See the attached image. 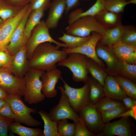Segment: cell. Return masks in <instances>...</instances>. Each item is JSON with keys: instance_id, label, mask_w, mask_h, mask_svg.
<instances>
[{"instance_id": "cell-1", "label": "cell", "mask_w": 136, "mask_h": 136, "mask_svg": "<svg viewBox=\"0 0 136 136\" xmlns=\"http://www.w3.org/2000/svg\"><path fill=\"white\" fill-rule=\"evenodd\" d=\"M60 47L47 42L38 46L28 60L29 68L47 71L66 58L68 54L60 50Z\"/></svg>"}, {"instance_id": "cell-2", "label": "cell", "mask_w": 136, "mask_h": 136, "mask_svg": "<svg viewBox=\"0 0 136 136\" xmlns=\"http://www.w3.org/2000/svg\"><path fill=\"white\" fill-rule=\"evenodd\" d=\"M45 71L29 68L25 77L26 86L24 100L30 105L36 104L43 101L46 97L42 93L41 77Z\"/></svg>"}, {"instance_id": "cell-3", "label": "cell", "mask_w": 136, "mask_h": 136, "mask_svg": "<svg viewBox=\"0 0 136 136\" xmlns=\"http://www.w3.org/2000/svg\"><path fill=\"white\" fill-rule=\"evenodd\" d=\"M68 56L58 62L57 65L69 68L72 73V79L74 82H87L88 78L87 66L89 58L76 53H70Z\"/></svg>"}, {"instance_id": "cell-4", "label": "cell", "mask_w": 136, "mask_h": 136, "mask_svg": "<svg viewBox=\"0 0 136 136\" xmlns=\"http://www.w3.org/2000/svg\"><path fill=\"white\" fill-rule=\"evenodd\" d=\"M106 29L96 20L95 17L86 16L79 18L66 28V33L69 35L80 37L90 35L93 32L102 36L105 34Z\"/></svg>"}, {"instance_id": "cell-5", "label": "cell", "mask_w": 136, "mask_h": 136, "mask_svg": "<svg viewBox=\"0 0 136 136\" xmlns=\"http://www.w3.org/2000/svg\"><path fill=\"white\" fill-rule=\"evenodd\" d=\"M21 97L9 95L5 100L10 106L15 114V121L23 123L28 126L38 127L41 125L40 121L34 118L31 114L35 113L37 110L26 106Z\"/></svg>"}, {"instance_id": "cell-6", "label": "cell", "mask_w": 136, "mask_h": 136, "mask_svg": "<svg viewBox=\"0 0 136 136\" xmlns=\"http://www.w3.org/2000/svg\"><path fill=\"white\" fill-rule=\"evenodd\" d=\"M49 29L45 21L44 20H41L33 29L26 45L28 60L30 58L36 48L43 43H53L60 47L67 48V46L65 43L58 42L52 38L49 33Z\"/></svg>"}, {"instance_id": "cell-7", "label": "cell", "mask_w": 136, "mask_h": 136, "mask_svg": "<svg viewBox=\"0 0 136 136\" xmlns=\"http://www.w3.org/2000/svg\"><path fill=\"white\" fill-rule=\"evenodd\" d=\"M26 86L25 77H17L7 68L0 67V87L9 95L22 97Z\"/></svg>"}, {"instance_id": "cell-8", "label": "cell", "mask_w": 136, "mask_h": 136, "mask_svg": "<svg viewBox=\"0 0 136 136\" xmlns=\"http://www.w3.org/2000/svg\"><path fill=\"white\" fill-rule=\"evenodd\" d=\"M61 92V95L58 104L53 107L48 113L51 119L58 122L63 119H70L75 123L81 119L71 107L63 86L58 87Z\"/></svg>"}, {"instance_id": "cell-9", "label": "cell", "mask_w": 136, "mask_h": 136, "mask_svg": "<svg viewBox=\"0 0 136 136\" xmlns=\"http://www.w3.org/2000/svg\"><path fill=\"white\" fill-rule=\"evenodd\" d=\"M60 79L63 83V87L70 104L78 113L89 102V86L88 81L84 83L82 87L76 88L70 86L61 77Z\"/></svg>"}, {"instance_id": "cell-10", "label": "cell", "mask_w": 136, "mask_h": 136, "mask_svg": "<svg viewBox=\"0 0 136 136\" xmlns=\"http://www.w3.org/2000/svg\"><path fill=\"white\" fill-rule=\"evenodd\" d=\"M29 5L28 4L24 6L16 15L3 20L0 24V49H6L14 31Z\"/></svg>"}, {"instance_id": "cell-11", "label": "cell", "mask_w": 136, "mask_h": 136, "mask_svg": "<svg viewBox=\"0 0 136 136\" xmlns=\"http://www.w3.org/2000/svg\"><path fill=\"white\" fill-rule=\"evenodd\" d=\"M78 113L90 131L94 134H98L102 131L105 123L102 120L100 112L97 110L94 104L89 102Z\"/></svg>"}, {"instance_id": "cell-12", "label": "cell", "mask_w": 136, "mask_h": 136, "mask_svg": "<svg viewBox=\"0 0 136 136\" xmlns=\"http://www.w3.org/2000/svg\"><path fill=\"white\" fill-rule=\"evenodd\" d=\"M102 37L100 34L95 32L91 33L90 38L82 45L74 48L63 47L62 50L68 54L76 53L83 54L95 62L100 66L103 69L105 65L103 61L97 56L96 52V47L97 44Z\"/></svg>"}, {"instance_id": "cell-13", "label": "cell", "mask_w": 136, "mask_h": 136, "mask_svg": "<svg viewBox=\"0 0 136 136\" xmlns=\"http://www.w3.org/2000/svg\"><path fill=\"white\" fill-rule=\"evenodd\" d=\"M99 42L96 47V52L97 57L106 64V67L104 70L113 76L118 75L121 61L116 57L111 47L101 44Z\"/></svg>"}, {"instance_id": "cell-14", "label": "cell", "mask_w": 136, "mask_h": 136, "mask_svg": "<svg viewBox=\"0 0 136 136\" xmlns=\"http://www.w3.org/2000/svg\"><path fill=\"white\" fill-rule=\"evenodd\" d=\"M32 10L29 5L28 9L16 27L6 49L12 56L26 46L27 41L24 35L27 21Z\"/></svg>"}, {"instance_id": "cell-15", "label": "cell", "mask_w": 136, "mask_h": 136, "mask_svg": "<svg viewBox=\"0 0 136 136\" xmlns=\"http://www.w3.org/2000/svg\"><path fill=\"white\" fill-rule=\"evenodd\" d=\"M61 75L60 71L57 68L56 65L42 75L41 77L42 91L46 97L52 98L57 95V90L55 86L61 77Z\"/></svg>"}, {"instance_id": "cell-16", "label": "cell", "mask_w": 136, "mask_h": 136, "mask_svg": "<svg viewBox=\"0 0 136 136\" xmlns=\"http://www.w3.org/2000/svg\"><path fill=\"white\" fill-rule=\"evenodd\" d=\"M106 136H132L131 126L128 117H122L119 120L105 124L102 131L98 134Z\"/></svg>"}, {"instance_id": "cell-17", "label": "cell", "mask_w": 136, "mask_h": 136, "mask_svg": "<svg viewBox=\"0 0 136 136\" xmlns=\"http://www.w3.org/2000/svg\"><path fill=\"white\" fill-rule=\"evenodd\" d=\"M28 62L25 46L12 56L8 69L15 76L23 77L29 69Z\"/></svg>"}, {"instance_id": "cell-18", "label": "cell", "mask_w": 136, "mask_h": 136, "mask_svg": "<svg viewBox=\"0 0 136 136\" xmlns=\"http://www.w3.org/2000/svg\"><path fill=\"white\" fill-rule=\"evenodd\" d=\"M112 51L121 62L136 64V46L128 45L120 41L111 47Z\"/></svg>"}, {"instance_id": "cell-19", "label": "cell", "mask_w": 136, "mask_h": 136, "mask_svg": "<svg viewBox=\"0 0 136 136\" xmlns=\"http://www.w3.org/2000/svg\"><path fill=\"white\" fill-rule=\"evenodd\" d=\"M66 7L65 0H53L51 2L49 8L48 15L45 21L49 29L57 27Z\"/></svg>"}, {"instance_id": "cell-20", "label": "cell", "mask_w": 136, "mask_h": 136, "mask_svg": "<svg viewBox=\"0 0 136 136\" xmlns=\"http://www.w3.org/2000/svg\"><path fill=\"white\" fill-rule=\"evenodd\" d=\"M105 96L116 100H122L127 96L120 87L114 76L107 75L103 86Z\"/></svg>"}, {"instance_id": "cell-21", "label": "cell", "mask_w": 136, "mask_h": 136, "mask_svg": "<svg viewBox=\"0 0 136 136\" xmlns=\"http://www.w3.org/2000/svg\"><path fill=\"white\" fill-rule=\"evenodd\" d=\"M105 9L103 0H96L94 4L86 11H83L82 9L80 8L71 12L68 17V24L70 25L78 19L83 17H94Z\"/></svg>"}, {"instance_id": "cell-22", "label": "cell", "mask_w": 136, "mask_h": 136, "mask_svg": "<svg viewBox=\"0 0 136 136\" xmlns=\"http://www.w3.org/2000/svg\"><path fill=\"white\" fill-rule=\"evenodd\" d=\"M120 13H116L104 10L94 17L97 21L106 29L122 24Z\"/></svg>"}, {"instance_id": "cell-23", "label": "cell", "mask_w": 136, "mask_h": 136, "mask_svg": "<svg viewBox=\"0 0 136 136\" xmlns=\"http://www.w3.org/2000/svg\"><path fill=\"white\" fill-rule=\"evenodd\" d=\"M125 27L126 25L121 24L106 29L105 34L99 42L101 44L111 47L120 40Z\"/></svg>"}, {"instance_id": "cell-24", "label": "cell", "mask_w": 136, "mask_h": 136, "mask_svg": "<svg viewBox=\"0 0 136 136\" xmlns=\"http://www.w3.org/2000/svg\"><path fill=\"white\" fill-rule=\"evenodd\" d=\"M9 131L11 134H16L20 136H43V131L41 128L27 127L16 121L11 123Z\"/></svg>"}, {"instance_id": "cell-25", "label": "cell", "mask_w": 136, "mask_h": 136, "mask_svg": "<svg viewBox=\"0 0 136 136\" xmlns=\"http://www.w3.org/2000/svg\"><path fill=\"white\" fill-rule=\"evenodd\" d=\"M44 123L43 136H60L58 131V122L52 120L48 113L42 110L37 112Z\"/></svg>"}, {"instance_id": "cell-26", "label": "cell", "mask_w": 136, "mask_h": 136, "mask_svg": "<svg viewBox=\"0 0 136 136\" xmlns=\"http://www.w3.org/2000/svg\"><path fill=\"white\" fill-rule=\"evenodd\" d=\"M44 12L39 10L31 11L26 23L24 30V36L27 41L33 29L39 23L43 16Z\"/></svg>"}, {"instance_id": "cell-27", "label": "cell", "mask_w": 136, "mask_h": 136, "mask_svg": "<svg viewBox=\"0 0 136 136\" xmlns=\"http://www.w3.org/2000/svg\"><path fill=\"white\" fill-rule=\"evenodd\" d=\"M87 69L88 73H90L92 78L103 86L108 75L107 73L104 69L93 60L89 58Z\"/></svg>"}, {"instance_id": "cell-28", "label": "cell", "mask_w": 136, "mask_h": 136, "mask_svg": "<svg viewBox=\"0 0 136 136\" xmlns=\"http://www.w3.org/2000/svg\"><path fill=\"white\" fill-rule=\"evenodd\" d=\"M88 81L89 86V102L95 104L105 96L103 86L92 77H88Z\"/></svg>"}, {"instance_id": "cell-29", "label": "cell", "mask_w": 136, "mask_h": 136, "mask_svg": "<svg viewBox=\"0 0 136 136\" xmlns=\"http://www.w3.org/2000/svg\"><path fill=\"white\" fill-rule=\"evenodd\" d=\"M114 77L126 95L136 99V85L135 82L119 75Z\"/></svg>"}, {"instance_id": "cell-30", "label": "cell", "mask_w": 136, "mask_h": 136, "mask_svg": "<svg viewBox=\"0 0 136 136\" xmlns=\"http://www.w3.org/2000/svg\"><path fill=\"white\" fill-rule=\"evenodd\" d=\"M91 35L85 37H80L69 35L63 32V36L58 38V39L63 42L66 45L67 48H74L83 44L91 38Z\"/></svg>"}, {"instance_id": "cell-31", "label": "cell", "mask_w": 136, "mask_h": 136, "mask_svg": "<svg viewBox=\"0 0 136 136\" xmlns=\"http://www.w3.org/2000/svg\"><path fill=\"white\" fill-rule=\"evenodd\" d=\"M23 6H14L6 0H0V18L4 20L14 16Z\"/></svg>"}, {"instance_id": "cell-32", "label": "cell", "mask_w": 136, "mask_h": 136, "mask_svg": "<svg viewBox=\"0 0 136 136\" xmlns=\"http://www.w3.org/2000/svg\"><path fill=\"white\" fill-rule=\"evenodd\" d=\"M105 9L116 13L123 12L128 0H103Z\"/></svg>"}, {"instance_id": "cell-33", "label": "cell", "mask_w": 136, "mask_h": 136, "mask_svg": "<svg viewBox=\"0 0 136 136\" xmlns=\"http://www.w3.org/2000/svg\"><path fill=\"white\" fill-rule=\"evenodd\" d=\"M123 105L117 106L100 112L103 122L106 123L118 117L127 110Z\"/></svg>"}, {"instance_id": "cell-34", "label": "cell", "mask_w": 136, "mask_h": 136, "mask_svg": "<svg viewBox=\"0 0 136 136\" xmlns=\"http://www.w3.org/2000/svg\"><path fill=\"white\" fill-rule=\"evenodd\" d=\"M58 131L60 136H75L76 124L69 123L67 119L58 122Z\"/></svg>"}, {"instance_id": "cell-35", "label": "cell", "mask_w": 136, "mask_h": 136, "mask_svg": "<svg viewBox=\"0 0 136 136\" xmlns=\"http://www.w3.org/2000/svg\"><path fill=\"white\" fill-rule=\"evenodd\" d=\"M122 105L121 103L106 96L101 98L94 104L96 109L100 112Z\"/></svg>"}, {"instance_id": "cell-36", "label": "cell", "mask_w": 136, "mask_h": 136, "mask_svg": "<svg viewBox=\"0 0 136 136\" xmlns=\"http://www.w3.org/2000/svg\"><path fill=\"white\" fill-rule=\"evenodd\" d=\"M118 75L134 82L136 81V64L121 62Z\"/></svg>"}, {"instance_id": "cell-37", "label": "cell", "mask_w": 136, "mask_h": 136, "mask_svg": "<svg viewBox=\"0 0 136 136\" xmlns=\"http://www.w3.org/2000/svg\"><path fill=\"white\" fill-rule=\"evenodd\" d=\"M128 45L136 46V28L133 25H126L120 40Z\"/></svg>"}, {"instance_id": "cell-38", "label": "cell", "mask_w": 136, "mask_h": 136, "mask_svg": "<svg viewBox=\"0 0 136 136\" xmlns=\"http://www.w3.org/2000/svg\"><path fill=\"white\" fill-rule=\"evenodd\" d=\"M75 124V136H94L96 135L87 129L82 118Z\"/></svg>"}, {"instance_id": "cell-39", "label": "cell", "mask_w": 136, "mask_h": 136, "mask_svg": "<svg viewBox=\"0 0 136 136\" xmlns=\"http://www.w3.org/2000/svg\"><path fill=\"white\" fill-rule=\"evenodd\" d=\"M51 0H31L29 6L32 10H41L45 11L49 8Z\"/></svg>"}, {"instance_id": "cell-40", "label": "cell", "mask_w": 136, "mask_h": 136, "mask_svg": "<svg viewBox=\"0 0 136 136\" xmlns=\"http://www.w3.org/2000/svg\"><path fill=\"white\" fill-rule=\"evenodd\" d=\"M14 120L13 119L4 117L0 115V136L8 135L9 126Z\"/></svg>"}, {"instance_id": "cell-41", "label": "cell", "mask_w": 136, "mask_h": 136, "mask_svg": "<svg viewBox=\"0 0 136 136\" xmlns=\"http://www.w3.org/2000/svg\"><path fill=\"white\" fill-rule=\"evenodd\" d=\"M12 58V56L6 49H0V62L3 67L8 69Z\"/></svg>"}, {"instance_id": "cell-42", "label": "cell", "mask_w": 136, "mask_h": 136, "mask_svg": "<svg viewBox=\"0 0 136 136\" xmlns=\"http://www.w3.org/2000/svg\"><path fill=\"white\" fill-rule=\"evenodd\" d=\"M0 115L6 118L13 119L15 120L16 119L15 114L7 102L0 109Z\"/></svg>"}, {"instance_id": "cell-43", "label": "cell", "mask_w": 136, "mask_h": 136, "mask_svg": "<svg viewBox=\"0 0 136 136\" xmlns=\"http://www.w3.org/2000/svg\"><path fill=\"white\" fill-rule=\"evenodd\" d=\"M123 117H131L136 120V105H134L130 108L128 109L119 116L118 118Z\"/></svg>"}, {"instance_id": "cell-44", "label": "cell", "mask_w": 136, "mask_h": 136, "mask_svg": "<svg viewBox=\"0 0 136 136\" xmlns=\"http://www.w3.org/2000/svg\"><path fill=\"white\" fill-rule=\"evenodd\" d=\"M122 101L127 109H130L134 106L136 105V99L127 96L124 98Z\"/></svg>"}, {"instance_id": "cell-45", "label": "cell", "mask_w": 136, "mask_h": 136, "mask_svg": "<svg viewBox=\"0 0 136 136\" xmlns=\"http://www.w3.org/2000/svg\"><path fill=\"white\" fill-rule=\"evenodd\" d=\"M79 0H65L66 7L65 13L67 14L69 11L76 7L78 4ZM88 1V0H83Z\"/></svg>"}, {"instance_id": "cell-46", "label": "cell", "mask_w": 136, "mask_h": 136, "mask_svg": "<svg viewBox=\"0 0 136 136\" xmlns=\"http://www.w3.org/2000/svg\"><path fill=\"white\" fill-rule=\"evenodd\" d=\"M10 4L16 6L21 7L29 4L31 0H6Z\"/></svg>"}, {"instance_id": "cell-47", "label": "cell", "mask_w": 136, "mask_h": 136, "mask_svg": "<svg viewBox=\"0 0 136 136\" xmlns=\"http://www.w3.org/2000/svg\"><path fill=\"white\" fill-rule=\"evenodd\" d=\"M8 93L0 87V98L5 100L9 95Z\"/></svg>"}, {"instance_id": "cell-48", "label": "cell", "mask_w": 136, "mask_h": 136, "mask_svg": "<svg viewBox=\"0 0 136 136\" xmlns=\"http://www.w3.org/2000/svg\"><path fill=\"white\" fill-rule=\"evenodd\" d=\"M6 102L4 100L0 98V109L6 103Z\"/></svg>"}, {"instance_id": "cell-49", "label": "cell", "mask_w": 136, "mask_h": 136, "mask_svg": "<svg viewBox=\"0 0 136 136\" xmlns=\"http://www.w3.org/2000/svg\"><path fill=\"white\" fill-rule=\"evenodd\" d=\"M129 4H136V0H128Z\"/></svg>"}, {"instance_id": "cell-50", "label": "cell", "mask_w": 136, "mask_h": 136, "mask_svg": "<svg viewBox=\"0 0 136 136\" xmlns=\"http://www.w3.org/2000/svg\"><path fill=\"white\" fill-rule=\"evenodd\" d=\"M3 20L0 18V24L2 22Z\"/></svg>"}, {"instance_id": "cell-51", "label": "cell", "mask_w": 136, "mask_h": 136, "mask_svg": "<svg viewBox=\"0 0 136 136\" xmlns=\"http://www.w3.org/2000/svg\"><path fill=\"white\" fill-rule=\"evenodd\" d=\"M2 67V66L1 64V63L0 62V67Z\"/></svg>"}, {"instance_id": "cell-52", "label": "cell", "mask_w": 136, "mask_h": 136, "mask_svg": "<svg viewBox=\"0 0 136 136\" xmlns=\"http://www.w3.org/2000/svg\"></svg>"}]
</instances>
